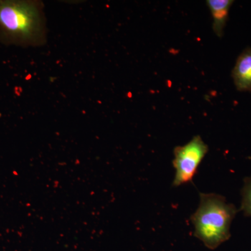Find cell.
Here are the masks:
<instances>
[{"mask_svg": "<svg viewBox=\"0 0 251 251\" xmlns=\"http://www.w3.org/2000/svg\"><path fill=\"white\" fill-rule=\"evenodd\" d=\"M208 151L209 147L200 135L193 137L184 146L176 147L173 161L176 173L173 186L177 187L192 182L200 165Z\"/></svg>", "mask_w": 251, "mask_h": 251, "instance_id": "obj_3", "label": "cell"}, {"mask_svg": "<svg viewBox=\"0 0 251 251\" xmlns=\"http://www.w3.org/2000/svg\"><path fill=\"white\" fill-rule=\"evenodd\" d=\"M201 202L191 222L194 234L208 249L214 250L231 237L230 226L238 210L226 198L215 193H201Z\"/></svg>", "mask_w": 251, "mask_h": 251, "instance_id": "obj_2", "label": "cell"}, {"mask_svg": "<svg viewBox=\"0 0 251 251\" xmlns=\"http://www.w3.org/2000/svg\"><path fill=\"white\" fill-rule=\"evenodd\" d=\"M242 197L241 210L244 212V216H251V176L244 179Z\"/></svg>", "mask_w": 251, "mask_h": 251, "instance_id": "obj_6", "label": "cell"}, {"mask_svg": "<svg viewBox=\"0 0 251 251\" xmlns=\"http://www.w3.org/2000/svg\"><path fill=\"white\" fill-rule=\"evenodd\" d=\"M232 0H208L206 4L212 16V29L218 37L224 34L225 27L229 17V10L233 4Z\"/></svg>", "mask_w": 251, "mask_h": 251, "instance_id": "obj_5", "label": "cell"}, {"mask_svg": "<svg viewBox=\"0 0 251 251\" xmlns=\"http://www.w3.org/2000/svg\"><path fill=\"white\" fill-rule=\"evenodd\" d=\"M232 77L238 91H251V48L244 49L237 57L232 69Z\"/></svg>", "mask_w": 251, "mask_h": 251, "instance_id": "obj_4", "label": "cell"}, {"mask_svg": "<svg viewBox=\"0 0 251 251\" xmlns=\"http://www.w3.org/2000/svg\"><path fill=\"white\" fill-rule=\"evenodd\" d=\"M43 8L39 1L0 0V42L24 48L45 44Z\"/></svg>", "mask_w": 251, "mask_h": 251, "instance_id": "obj_1", "label": "cell"}]
</instances>
